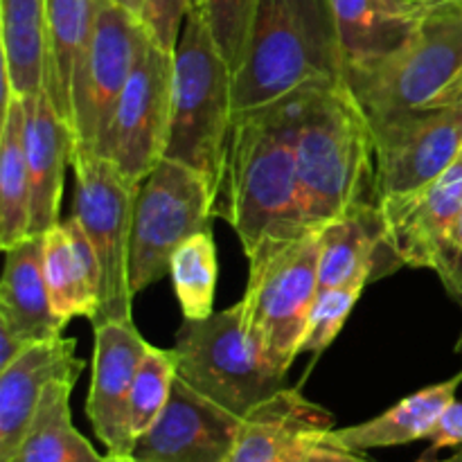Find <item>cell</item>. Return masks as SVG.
I'll return each instance as SVG.
<instances>
[{
  "label": "cell",
  "mask_w": 462,
  "mask_h": 462,
  "mask_svg": "<svg viewBox=\"0 0 462 462\" xmlns=\"http://www.w3.org/2000/svg\"><path fill=\"white\" fill-rule=\"evenodd\" d=\"M3 81L21 97L43 90L45 0H0Z\"/></svg>",
  "instance_id": "cell-26"
},
{
  "label": "cell",
  "mask_w": 462,
  "mask_h": 462,
  "mask_svg": "<svg viewBox=\"0 0 462 462\" xmlns=\"http://www.w3.org/2000/svg\"><path fill=\"white\" fill-rule=\"evenodd\" d=\"M320 228L287 239L264 242L248 255L244 314L248 332L266 359L287 374L319 296Z\"/></svg>",
  "instance_id": "cell-7"
},
{
  "label": "cell",
  "mask_w": 462,
  "mask_h": 462,
  "mask_svg": "<svg viewBox=\"0 0 462 462\" xmlns=\"http://www.w3.org/2000/svg\"><path fill=\"white\" fill-rule=\"evenodd\" d=\"M116 3H122V5H125V7H126V0H116Z\"/></svg>",
  "instance_id": "cell-42"
},
{
  "label": "cell",
  "mask_w": 462,
  "mask_h": 462,
  "mask_svg": "<svg viewBox=\"0 0 462 462\" xmlns=\"http://www.w3.org/2000/svg\"><path fill=\"white\" fill-rule=\"evenodd\" d=\"M27 343H23L21 338L14 337L12 332H7L5 328H0V368L12 364L21 352L27 350Z\"/></svg>",
  "instance_id": "cell-36"
},
{
  "label": "cell",
  "mask_w": 462,
  "mask_h": 462,
  "mask_svg": "<svg viewBox=\"0 0 462 462\" xmlns=\"http://www.w3.org/2000/svg\"><path fill=\"white\" fill-rule=\"evenodd\" d=\"M332 429L328 409L284 386L244 415L226 462H307Z\"/></svg>",
  "instance_id": "cell-16"
},
{
  "label": "cell",
  "mask_w": 462,
  "mask_h": 462,
  "mask_svg": "<svg viewBox=\"0 0 462 462\" xmlns=\"http://www.w3.org/2000/svg\"><path fill=\"white\" fill-rule=\"evenodd\" d=\"M176 352L149 346L135 370L131 386V431L135 438L143 436L158 420L171 397L176 382Z\"/></svg>",
  "instance_id": "cell-29"
},
{
  "label": "cell",
  "mask_w": 462,
  "mask_h": 462,
  "mask_svg": "<svg viewBox=\"0 0 462 462\" xmlns=\"http://www.w3.org/2000/svg\"><path fill=\"white\" fill-rule=\"evenodd\" d=\"M260 0H199L217 48L237 70Z\"/></svg>",
  "instance_id": "cell-30"
},
{
  "label": "cell",
  "mask_w": 462,
  "mask_h": 462,
  "mask_svg": "<svg viewBox=\"0 0 462 462\" xmlns=\"http://www.w3.org/2000/svg\"><path fill=\"white\" fill-rule=\"evenodd\" d=\"M217 192L192 167L162 158L140 183L131 226L129 278L134 293L170 275L176 248L210 228Z\"/></svg>",
  "instance_id": "cell-8"
},
{
  "label": "cell",
  "mask_w": 462,
  "mask_h": 462,
  "mask_svg": "<svg viewBox=\"0 0 462 462\" xmlns=\"http://www.w3.org/2000/svg\"><path fill=\"white\" fill-rule=\"evenodd\" d=\"M386 16L400 18V21H411L420 0H374Z\"/></svg>",
  "instance_id": "cell-37"
},
{
  "label": "cell",
  "mask_w": 462,
  "mask_h": 462,
  "mask_svg": "<svg viewBox=\"0 0 462 462\" xmlns=\"http://www.w3.org/2000/svg\"><path fill=\"white\" fill-rule=\"evenodd\" d=\"M420 462H462V447H458V451H456L454 456H449V458H442V460L431 458V460H420Z\"/></svg>",
  "instance_id": "cell-39"
},
{
  "label": "cell",
  "mask_w": 462,
  "mask_h": 462,
  "mask_svg": "<svg viewBox=\"0 0 462 462\" xmlns=\"http://www.w3.org/2000/svg\"><path fill=\"white\" fill-rule=\"evenodd\" d=\"M0 328L27 346L61 337L63 328L54 316L45 282L43 235H30L5 251Z\"/></svg>",
  "instance_id": "cell-20"
},
{
  "label": "cell",
  "mask_w": 462,
  "mask_h": 462,
  "mask_svg": "<svg viewBox=\"0 0 462 462\" xmlns=\"http://www.w3.org/2000/svg\"><path fill=\"white\" fill-rule=\"evenodd\" d=\"M176 373L237 418L284 388L280 373L248 332L244 302L201 320H185L176 332Z\"/></svg>",
  "instance_id": "cell-6"
},
{
  "label": "cell",
  "mask_w": 462,
  "mask_h": 462,
  "mask_svg": "<svg viewBox=\"0 0 462 462\" xmlns=\"http://www.w3.org/2000/svg\"><path fill=\"white\" fill-rule=\"evenodd\" d=\"M347 75L391 54L409 34L411 21L391 18L374 0H332Z\"/></svg>",
  "instance_id": "cell-27"
},
{
  "label": "cell",
  "mask_w": 462,
  "mask_h": 462,
  "mask_svg": "<svg viewBox=\"0 0 462 462\" xmlns=\"http://www.w3.org/2000/svg\"><path fill=\"white\" fill-rule=\"evenodd\" d=\"M296 158L311 228L377 206L374 129L347 81L302 90Z\"/></svg>",
  "instance_id": "cell-2"
},
{
  "label": "cell",
  "mask_w": 462,
  "mask_h": 462,
  "mask_svg": "<svg viewBox=\"0 0 462 462\" xmlns=\"http://www.w3.org/2000/svg\"><path fill=\"white\" fill-rule=\"evenodd\" d=\"M171 86L174 52L162 50L149 30H144L129 81L97 153L111 161L135 185L143 183L144 176L165 158L171 122Z\"/></svg>",
  "instance_id": "cell-11"
},
{
  "label": "cell",
  "mask_w": 462,
  "mask_h": 462,
  "mask_svg": "<svg viewBox=\"0 0 462 462\" xmlns=\"http://www.w3.org/2000/svg\"><path fill=\"white\" fill-rule=\"evenodd\" d=\"M104 0H45V90L70 120L72 77L95 34Z\"/></svg>",
  "instance_id": "cell-23"
},
{
  "label": "cell",
  "mask_w": 462,
  "mask_h": 462,
  "mask_svg": "<svg viewBox=\"0 0 462 462\" xmlns=\"http://www.w3.org/2000/svg\"><path fill=\"white\" fill-rule=\"evenodd\" d=\"M170 278L185 320H201L215 314L219 262L210 228L192 235L176 248L170 262Z\"/></svg>",
  "instance_id": "cell-28"
},
{
  "label": "cell",
  "mask_w": 462,
  "mask_h": 462,
  "mask_svg": "<svg viewBox=\"0 0 462 462\" xmlns=\"http://www.w3.org/2000/svg\"><path fill=\"white\" fill-rule=\"evenodd\" d=\"M462 70V0H420L409 34L373 66L347 75L370 125L431 108Z\"/></svg>",
  "instance_id": "cell-5"
},
{
  "label": "cell",
  "mask_w": 462,
  "mask_h": 462,
  "mask_svg": "<svg viewBox=\"0 0 462 462\" xmlns=\"http://www.w3.org/2000/svg\"><path fill=\"white\" fill-rule=\"evenodd\" d=\"M382 251L391 253L377 206L359 208L325 224L320 228L319 291L346 287L365 289V284L377 275Z\"/></svg>",
  "instance_id": "cell-22"
},
{
  "label": "cell",
  "mask_w": 462,
  "mask_h": 462,
  "mask_svg": "<svg viewBox=\"0 0 462 462\" xmlns=\"http://www.w3.org/2000/svg\"><path fill=\"white\" fill-rule=\"evenodd\" d=\"M93 374L86 415L108 462H131L135 436L131 431V386L135 370L152 343L134 320H93Z\"/></svg>",
  "instance_id": "cell-13"
},
{
  "label": "cell",
  "mask_w": 462,
  "mask_h": 462,
  "mask_svg": "<svg viewBox=\"0 0 462 462\" xmlns=\"http://www.w3.org/2000/svg\"><path fill=\"white\" fill-rule=\"evenodd\" d=\"M377 203L436 180L462 153V106H433L374 125Z\"/></svg>",
  "instance_id": "cell-12"
},
{
  "label": "cell",
  "mask_w": 462,
  "mask_h": 462,
  "mask_svg": "<svg viewBox=\"0 0 462 462\" xmlns=\"http://www.w3.org/2000/svg\"><path fill=\"white\" fill-rule=\"evenodd\" d=\"M75 212L102 266L99 316L95 320H134L129 278L131 226L140 185L131 183L111 161L86 156L72 161Z\"/></svg>",
  "instance_id": "cell-9"
},
{
  "label": "cell",
  "mask_w": 462,
  "mask_h": 462,
  "mask_svg": "<svg viewBox=\"0 0 462 462\" xmlns=\"http://www.w3.org/2000/svg\"><path fill=\"white\" fill-rule=\"evenodd\" d=\"M427 440L429 449L424 451L422 460H431L442 449H451V447L458 449V447H462V402L454 400L447 406V411L438 420L436 429H433Z\"/></svg>",
  "instance_id": "cell-34"
},
{
  "label": "cell",
  "mask_w": 462,
  "mask_h": 462,
  "mask_svg": "<svg viewBox=\"0 0 462 462\" xmlns=\"http://www.w3.org/2000/svg\"><path fill=\"white\" fill-rule=\"evenodd\" d=\"M347 81L332 0H260L239 68L235 113Z\"/></svg>",
  "instance_id": "cell-3"
},
{
  "label": "cell",
  "mask_w": 462,
  "mask_h": 462,
  "mask_svg": "<svg viewBox=\"0 0 462 462\" xmlns=\"http://www.w3.org/2000/svg\"><path fill=\"white\" fill-rule=\"evenodd\" d=\"M126 7L140 16V14H143V0H126Z\"/></svg>",
  "instance_id": "cell-40"
},
{
  "label": "cell",
  "mask_w": 462,
  "mask_h": 462,
  "mask_svg": "<svg viewBox=\"0 0 462 462\" xmlns=\"http://www.w3.org/2000/svg\"><path fill=\"white\" fill-rule=\"evenodd\" d=\"M197 3L199 0H143L140 18L153 41L167 52H174L185 18Z\"/></svg>",
  "instance_id": "cell-32"
},
{
  "label": "cell",
  "mask_w": 462,
  "mask_h": 462,
  "mask_svg": "<svg viewBox=\"0 0 462 462\" xmlns=\"http://www.w3.org/2000/svg\"><path fill=\"white\" fill-rule=\"evenodd\" d=\"M456 350L462 352V334H460V341H458V346H456Z\"/></svg>",
  "instance_id": "cell-41"
},
{
  "label": "cell",
  "mask_w": 462,
  "mask_h": 462,
  "mask_svg": "<svg viewBox=\"0 0 462 462\" xmlns=\"http://www.w3.org/2000/svg\"><path fill=\"white\" fill-rule=\"evenodd\" d=\"M307 462H370V460H365L364 456L356 454V451L338 449V447H329L320 442V445H316L314 449H311Z\"/></svg>",
  "instance_id": "cell-35"
},
{
  "label": "cell",
  "mask_w": 462,
  "mask_h": 462,
  "mask_svg": "<svg viewBox=\"0 0 462 462\" xmlns=\"http://www.w3.org/2000/svg\"><path fill=\"white\" fill-rule=\"evenodd\" d=\"M143 18L116 0H104L95 34L72 77V161L97 156L122 97L143 32Z\"/></svg>",
  "instance_id": "cell-10"
},
{
  "label": "cell",
  "mask_w": 462,
  "mask_h": 462,
  "mask_svg": "<svg viewBox=\"0 0 462 462\" xmlns=\"http://www.w3.org/2000/svg\"><path fill=\"white\" fill-rule=\"evenodd\" d=\"M242 418L203 397L176 374L156 422L135 438L131 462H226Z\"/></svg>",
  "instance_id": "cell-14"
},
{
  "label": "cell",
  "mask_w": 462,
  "mask_h": 462,
  "mask_svg": "<svg viewBox=\"0 0 462 462\" xmlns=\"http://www.w3.org/2000/svg\"><path fill=\"white\" fill-rule=\"evenodd\" d=\"M431 271H436L447 293L462 307V219L438 248Z\"/></svg>",
  "instance_id": "cell-33"
},
{
  "label": "cell",
  "mask_w": 462,
  "mask_h": 462,
  "mask_svg": "<svg viewBox=\"0 0 462 462\" xmlns=\"http://www.w3.org/2000/svg\"><path fill=\"white\" fill-rule=\"evenodd\" d=\"M433 106H462V70L460 75L445 88V93L433 102ZM431 106V108H433Z\"/></svg>",
  "instance_id": "cell-38"
},
{
  "label": "cell",
  "mask_w": 462,
  "mask_h": 462,
  "mask_svg": "<svg viewBox=\"0 0 462 462\" xmlns=\"http://www.w3.org/2000/svg\"><path fill=\"white\" fill-rule=\"evenodd\" d=\"M235 72L217 48L201 5L189 9L174 50L165 158L192 167L219 192L235 120Z\"/></svg>",
  "instance_id": "cell-4"
},
{
  "label": "cell",
  "mask_w": 462,
  "mask_h": 462,
  "mask_svg": "<svg viewBox=\"0 0 462 462\" xmlns=\"http://www.w3.org/2000/svg\"><path fill=\"white\" fill-rule=\"evenodd\" d=\"M77 382L57 379L45 388L21 445L7 462H108L72 424L70 395Z\"/></svg>",
  "instance_id": "cell-25"
},
{
  "label": "cell",
  "mask_w": 462,
  "mask_h": 462,
  "mask_svg": "<svg viewBox=\"0 0 462 462\" xmlns=\"http://www.w3.org/2000/svg\"><path fill=\"white\" fill-rule=\"evenodd\" d=\"M77 352V338L54 337L32 343L9 365L0 368V462H7L21 445L45 388L57 379L77 382L86 361Z\"/></svg>",
  "instance_id": "cell-17"
},
{
  "label": "cell",
  "mask_w": 462,
  "mask_h": 462,
  "mask_svg": "<svg viewBox=\"0 0 462 462\" xmlns=\"http://www.w3.org/2000/svg\"><path fill=\"white\" fill-rule=\"evenodd\" d=\"M32 199L25 152V97L3 81L0 116V248L30 237Z\"/></svg>",
  "instance_id": "cell-24"
},
{
  "label": "cell",
  "mask_w": 462,
  "mask_h": 462,
  "mask_svg": "<svg viewBox=\"0 0 462 462\" xmlns=\"http://www.w3.org/2000/svg\"><path fill=\"white\" fill-rule=\"evenodd\" d=\"M43 271L52 311L61 328L72 319L99 316L102 266L75 215L43 233Z\"/></svg>",
  "instance_id": "cell-19"
},
{
  "label": "cell",
  "mask_w": 462,
  "mask_h": 462,
  "mask_svg": "<svg viewBox=\"0 0 462 462\" xmlns=\"http://www.w3.org/2000/svg\"><path fill=\"white\" fill-rule=\"evenodd\" d=\"M25 152L32 199L30 235H43L59 224L63 180L68 165H72L70 126L45 88L25 97Z\"/></svg>",
  "instance_id": "cell-18"
},
{
  "label": "cell",
  "mask_w": 462,
  "mask_h": 462,
  "mask_svg": "<svg viewBox=\"0 0 462 462\" xmlns=\"http://www.w3.org/2000/svg\"><path fill=\"white\" fill-rule=\"evenodd\" d=\"M364 287L323 289L311 305L305 334L300 341V355H320L328 350L355 310Z\"/></svg>",
  "instance_id": "cell-31"
},
{
  "label": "cell",
  "mask_w": 462,
  "mask_h": 462,
  "mask_svg": "<svg viewBox=\"0 0 462 462\" xmlns=\"http://www.w3.org/2000/svg\"><path fill=\"white\" fill-rule=\"evenodd\" d=\"M462 383V373L447 382L433 383V386L422 388L413 395L404 397L383 411L377 418L368 422L352 424V427L328 431L323 436V445L338 447V449L356 451L364 454L370 449H386V447L409 445V442L427 440L431 431L436 429L438 420L447 411V406L456 400Z\"/></svg>",
  "instance_id": "cell-21"
},
{
  "label": "cell",
  "mask_w": 462,
  "mask_h": 462,
  "mask_svg": "<svg viewBox=\"0 0 462 462\" xmlns=\"http://www.w3.org/2000/svg\"><path fill=\"white\" fill-rule=\"evenodd\" d=\"M302 90L235 113L215 212L242 242L246 257L271 239L310 233L298 180L296 135Z\"/></svg>",
  "instance_id": "cell-1"
},
{
  "label": "cell",
  "mask_w": 462,
  "mask_h": 462,
  "mask_svg": "<svg viewBox=\"0 0 462 462\" xmlns=\"http://www.w3.org/2000/svg\"><path fill=\"white\" fill-rule=\"evenodd\" d=\"M386 246L400 264L431 269L438 248L462 219V153L436 180L377 203Z\"/></svg>",
  "instance_id": "cell-15"
}]
</instances>
